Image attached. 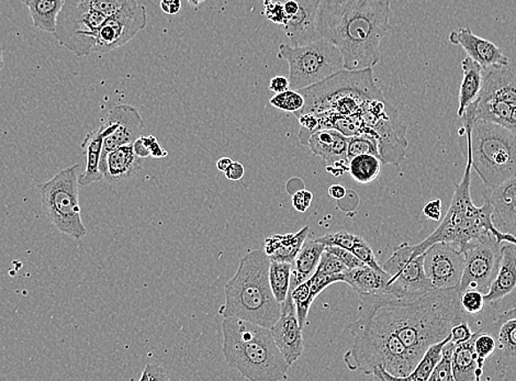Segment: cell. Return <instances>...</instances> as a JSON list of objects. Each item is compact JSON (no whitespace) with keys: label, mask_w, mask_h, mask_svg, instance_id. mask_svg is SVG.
Returning a JSON list of instances; mask_svg holds the SVG:
<instances>
[{"label":"cell","mask_w":516,"mask_h":381,"mask_svg":"<svg viewBox=\"0 0 516 381\" xmlns=\"http://www.w3.org/2000/svg\"><path fill=\"white\" fill-rule=\"evenodd\" d=\"M390 16V0H324L317 30L340 50L344 70H366L380 62V44L391 29Z\"/></svg>","instance_id":"6da1fadb"},{"label":"cell","mask_w":516,"mask_h":381,"mask_svg":"<svg viewBox=\"0 0 516 381\" xmlns=\"http://www.w3.org/2000/svg\"><path fill=\"white\" fill-rule=\"evenodd\" d=\"M366 296L416 362L432 344L443 341L451 328L466 321L468 315L460 306L457 288L431 289L405 298L388 292Z\"/></svg>","instance_id":"7a4b0ae2"},{"label":"cell","mask_w":516,"mask_h":381,"mask_svg":"<svg viewBox=\"0 0 516 381\" xmlns=\"http://www.w3.org/2000/svg\"><path fill=\"white\" fill-rule=\"evenodd\" d=\"M358 316L348 330L354 338L353 347L345 353V364L351 370L371 375L384 367L394 380H403L417 365L398 335L389 327L366 295H359Z\"/></svg>","instance_id":"3957f363"},{"label":"cell","mask_w":516,"mask_h":381,"mask_svg":"<svg viewBox=\"0 0 516 381\" xmlns=\"http://www.w3.org/2000/svg\"><path fill=\"white\" fill-rule=\"evenodd\" d=\"M270 265L265 251H251L242 257L237 273L224 286V304L219 309L223 318L273 328L282 314V304L271 292Z\"/></svg>","instance_id":"277c9868"},{"label":"cell","mask_w":516,"mask_h":381,"mask_svg":"<svg viewBox=\"0 0 516 381\" xmlns=\"http://www.w3.org/2000/svg\"><path fill=\"white\" fill-rule=\"evenodd\" d=\"M224 360L251 381L288 378L290 365L274 341L270 329L238 318L223 321Z\"/></svg>","instance_id":"5b68a950"},{"label":"cell","mask_w":516,"mask_h":381,"mask_svg":"<svg viewBox=\"0 0 516 381\" xmlns=\"http://www.w3.org/2000/svg\"><path fill=\"white\" fill-rule=\"evenodd\" d=\"M466 140L467 164L462 182L455 185L453 199L443 222L426 240L413 245L412 257L423 254L428 247L439 242L451 243L462 250L467 243L495 232L496 227L492 222L489 201L485 199L481 206H477L473 203L472 195H470V182H472L470 174H472L473 163L470 140L468 137Z\"/></svg>","instance_id":"8992f818"},{"label":"cell","mask_w":516,"mask_h":381,"mask_svg":"<svg viewBox=\"0 0 516 381\" xmlns=\"http://www.w3.org/2000/svg\"><path fill=\"white\" fill-rule=\"evenodd\" d=\"M463 133L470 140L473 168L487 190L516 175V136L504 127L464 113Z\"/></svg>","instance_id":"52a82bcc"},{"label":"cell","mask_w":516,"mask_h":381,"mask_svg":"<svg viewBox=\"0 0 516 381\" xmlns=\"http://www.w3.org/2000/svg\"><path fill=\"white\" fill-rule=\"evenodd\" d=\"M306 104L299 112L303 113H332L352 116L361 112L368 100L385 98L375 84L372 68L361 71L342 70L324 82L299 90Z\"/></svg>","instance_id":"ba28073f"},{"label":"cell","mask_w":516,"mask_h":381,"mask_svg":"<svg viewBox=\"0 0 516 381\" xmlns=\"http://www.w3.org/2000/svg\"><path fill=\"white\" fill-rule=\"evenodd\" d=\"M78 176L80 165L74 164L40 186L41 204L49 222L75 241L87 236L82 219Z\"/></svg>","instance_id":"9c48e42d"},{"label":"cell","mask_w":516,"mask_h":381,"mask_svg":"<svg viewBox=\"0 0 516 381\" xmlns=\"http://www.w3.org/2000/svg\"><path fill=\"white\" fill-rule=\"evenodd\" d=\"M278 58L288 63L290 89L294 90L319 84L344 70L340 50L324 39L301 45L282 43Z\"/></svg>","instance_id":"30bf717a"},{"label":"cell","mask_w":516,"mask_h":381,"mask_svg":"<svg viewBox=\"0 0 516 381\" xmlns=\"http://www.w3.org/2000/svg\"><path fill=\"white\" fill-rule=\"evenodd\" d=\"M107 18L81 0H64L54 38L76 57H87L93 51L97 32Z\"/></svg>","instance_id":"8fae6325"},{"label":"cell","mask_w":516,"mask_h":381,"mask_svg":"<svg viewBox=\"0 0 516 381\" xmlns=\"http://www.w3.org/2000/svg\"><path fill=\"white\" fill-rule=\"evenodd\" d=\"M359 114L365 125L375 132L382 164L403 162L408 149L407 127L397 109L385 98L371 99L364 105Z\"/></svg>","instance_id":"7c38bea8"},{"label":"cell","mask_w":516,"mask_h":381,"mask_svg":"<svg viewBox=\"0 0 516 381\" xmlns=\"http://www.w3.org/2000/svg\"><path fill=\"white\" fill-rule=\"evenodd\" d=\"M502 243L492 233L463 246L464 272L457 291L477 289L486 295L499 269Z\"/></svg>","instance_id":"4fadbf2b"},{"label":"cell","mask_w":516,"mask_h":381,"mask_svg":"<svg viewBox=\"0 0 516 381\" xmlns=\"http://www.w3.org/2000/svg\"><path fill=\"white\" fill-rule=\"evenodd\" d=\"M408 242L395 247L382 268L389 274L387 292L397 298L413 297L434 289L424 270V253L412 257Z\"/></svg>","instance_id":"5bb4252c"},{"label":"cell","mask_w":516,"mask_h":381,"mask_svg":"<svg viewBox=\"0 0 516 381\" xmlns=\"http://www.w3.org/2000/svg\"><path fill=\"white\" fill-rule=\"evenodd\" d=\"M147 26L146 7L139 3L130 4L108 17L97 32L91 54H107L123 47L136 38Z\"/></svg>","instance_id":"9a60e30c"},{"label":"cell","mask_w":516,"mask_h":381,"mask_svg":"<svg viewBox=\"0 0 516 381\" xmlns=\"http://www.w3.org/2000/svg\"><path fill=\"white\" fill-rule=\"evenodd\" d=\"M464 264L463 251L451 243H435L424 252V270L434 289L457 288Z\"/></svg>","instance_id":"2e32d148"},{"label":"cell","mask_w":516,"mask_h":381,"mask_svg":"<svg viewBox=\"0 0 516 381\" xmlns=\"http://www.w3.org/2000/svg\"><path fill=\"white\" fill-rule=\"evenodd\" d=\"M104 135L105 155L119 146L135 144L145 128L139 110L129 105H118L110 110L99 127Z\"/></svg>","instance_id":"e0dca14e"},{"label":"cell","mask_w":516,"mask_h":381,"mask_svg":"<svg viewBox=\"0 0 516 381\" xmlns=\"http://www.w3.org/2000/svg\"><path fill=\"white\" fill-rule=\"evenodd\" d=\"M287 22L283 27L292 45H301L322 39L317 30V15L321 0H278Z\"/></svg>","instance_id":"ac0fdd59"},{"label":"cell","mask_w":516,"mask_h":381,"mask_svg":"<svg viewBox=\"0 0 516 381\" xmlns=\"http://www.w3.org/2000/svg\"><path fill=\"white\" fill-rule=\"evenodd\" d=\"M483 329L496 338V351L492 357L496 374L501 377L516 374V307L497 315Z\"/></svg>","instance_id":"d6986e66"},{"label":"cell","mask_w":516,"mask_h":381,"mask_svg":"<svg viewBox=\"0 0 516 381\" xmlns=\"http://www.w3.org/2000/svg\"><path fill=\"white\" fill-rule=\"evenodd\" d=\"M302 328L299 324L296 307H294L292 292L282 304V314L278 323L270 329L274 341L285 360L290 366L293 365L303 353Z\"/></svg>","instance_id":"ffe728a7"},{"label":"cell","mask_w":516,"mask_h":381,"mask_svg":"<svg viewBox=\"0 0 516 381\" xmlns=\"http://www.w3.org/2000/svg\"><path fill=\"white\" fill-rule=\"evenodd\" d=\"M313 155L328 164L326 171L335 176L343 175L348 171V136L335 128H322L312 133L308 144Z\"/></svg>","instance_id":"44dd1931"},{"label":"cell","mask_w":516,"mask_h":381,"mask_svg":"<svg viewBox=\"0 0 516 381\" xmlns=\"http://www.w3.org/2000/svg\"><path fill=\"white\" fill-rule=\"evenodd\" d=\"M449 39L451 44L462 47L468 57L481 66L483 70L491 66H509L508 57L497 45L474 35L469 27H459L457 31L450 32Z\"/></svg>","instance_id":"7402d4cb"},{"label":"cell","mask_w":516,"mask_h":381,"mask_svg":"<svg viewBox=\"0 0 516 381\" xmlns=\"http://www.w3.org/2000/svg\"><path fill=\"white\" fill-rule=\"evenodd\" d=\"M487 190L485 199L491 206L493 226L502 233L516 237V175Z\"/></svg>","instance_id":"603a6c76"},{"label":"cell","mask_w":516,"mask_h":381,"mask_svg":"<svg viewBox=\"0 0 516 381\" xmlns=\"http://www.w3.org/2000/svg\"><path fill=\"white\" fill-rule=\"evenodd\" d=\"M142 159L132 144L119 146L109 153L101 155L100 172L105 182L118 185L135 176L142 169Z\"/></svg>","instance_id":"cb8c5ba5"},{"label":"cell","mask_w":516,"mask_h":381,"mask_svg":"<svg viewBox=\"0 0 516 381\" xmlns=\"http://www.w3.org/2000/svg\"><path fill=\"white\" fill-rule=\"evenodd\" d=\"M516 289V245L505 243L501 249L499 269L485 295L486 304L495 305L504 300Z\"/></svg>","instance_id":"d4e9b609"},{"label":"cell","mask_w":516,"mask_h":381,"mask_svg":"<svg viewBox=\"0 0 516 381\" xmlns=\"http://www.w3.org/2000/svg\"><path fill=\"white\" fill-rule=\"evenodd\" d=\"M481 94L491 96L516 108V74L508 66H491L483 70Z\"/></svg>","instance_id":"484cf974"},{"label":"cell","mask_w":516,"mask_h":381,"mask_svg":"<svg viewBox=\"0 0 516 381\" xmlns=\"http://www.w3.org/2000/svg\"><path fill=\"white\" fill-rule=\"evenodd\" d=\"M390 276L386 270H377L371 266L348 268L340 274V283H345L358 295L387 292Z\"/></svg>","instance_id":"4316f807"},{"label":"cell","mask_w":516,"mask_h":381,"mask_svg":"<svg viewBox=\"0 0 516 381\" xmlns=\"http://www.w3.org/2000/svg\"><path fill=\"white\" fill-rule=\"evenodd\" d=\"M310 233V227L306 226L297 233L274 234L266 238L265 253L271 260L293 263Z\"/></svg>","instance_id":"83f0119b"},{"label":"cell","mask_w":516,"mask_h":381,"mask_svg":"<svg viewBox=\"0 0 516 381\" xmlns=\"http://www.w3.org/2000/svg\"><path fill=\"white\" fill-rule=\"evenodd\" d=\"M104 135L100 128L87 133L82 148L85 151L86 167L84 172L78 176L80 186H90L91 183H98L103 179L100 172L101 153H103Z\"/></svg>","instance_id":"f1b7e54d"},{"label":"cell","mask_w":516,"mask_h":381,"mask_svg":"<svg viewBox=\"0 0 516 381\" xmlns=\"http://www.w3.org/2000/svg\"><path fill=\"white\" fill-rule=\"evenodd\" d=\"M325 245L319 240L306 243L299 251L293 263L292 283L290 288H294L310 279L317 272Z\"/></svg>","instance_id":"f546056e"},{"label":"cell","mask_w":516,"mask_h":381,"mask_svg":"<svg viewBox=\"0 0 516 381\" xmlns=\"http://www.w3.org/2000/svg\"><path fill=\"white\" fill-rule=\"evenodd\" d=\"M474 338L455 346L453 352V374L455 381H479L483 375V369L478 365L476 352H474Z\"/></svg>","instance_id":"4dcf8cb0"},{"label":"cell","mask_w":516,"mask_h":381,"mask_svg":"<svg viewBox=\"0 0 516 381\" xmlns=\"http://www.w3.org/2000/svg\"><path fill=\"white\" fill-rule=\"evenodd\" d=\"M463 80L459 89L458 117L462 118L466 110L474 100L479 97L483 84V68L469 57L462 62Z\"/></svg>","instance_id":"1f68e13d"},{"label":"cell","mask_w":516,"mask_h":381,"mask_svg":"<svg viewBox=\"0 0 516 381\" xmlns=\"http://www.w3.org/2000/svg\"><path fill=\"white\" fill-rule=\"evenodd\" d=\"M468 108L472 110L476 121L479 119V121L496 123L506 128H509L513 112V108L508 104L481 93Z\"/></svg>","instance_id":"d6a6232c"},{"label":"cell","mask_w":516,"mask_h":381,"mask_svg":"<svg viewBox=\"0 0 516 381\" xmlns=\"http://www.w3.org/2000/svg\"><path fill=\"white\" fill-rule=\"evenodd\" d=\"M25 4L35 29L53 35L64 0H25Z\"/></svg>","instance_id":"836d02e7"},{"label":"cell","mask_w":516,"mask_h":381,"mask_svg":"<svg viewBox=\"0 0 516 381\" xmlns=\"http://www.w3.org/2000/svg\"><path fill=\"white\" fill-rule=\"evenodd\" d=\"M450 339V334L449 337L434 344H432L430 347L427 348L426 353L422 355L420 360L414 366L413 370L408 376L403 379V381H428L430 379L433 370L435 369L437 364L442 357V353H443V348L446 343Z\"/></svg>","instance_id":"e575fe53"},{"label":"cell","mask_w":516,"mask_h":381,"mask_svg":"<svg viewBox=\"0 0 516 381\" xmlns=\"http://www.w3.org/2000/svg\"><path fill=\"white\" fill-rule=\"evenodd\" d=\"M381 167V159L377 156L362 154L349 160L348 172L355 182L371 183L380 175Z\"/></svg>","instance_id":"d590c367"},{"label":"cell","mask_w":516,"mask_h":381,"mask_svg":"<svg viewBox=\"0 0 516 381\" xmlns=\"http://www.w3.org/2000/svg\"><path fill=\"white\" fill-rule=\"evenodd\" d=\"M292 263L270 260V284L271 292L279 304H283L288 296L290 283H292Z\"/></svg>","instance_id":"8d00e7d4"},{"label":"cell","mask_w":516,"mask_h":381,"mask_svg":"<svg viewBox=\"0 0 516 381\" xmlns=\"http://www.w3.org/2000/svg\"><path fill=\"white\" fill-rule=\"evenodd\" d=\"M290 292H292L293 304L296 307L299 324L303 329L307 323L309 311H310L313 301L316 300V298L312 296L310 282L308 279L307 282L298 284L293 289L290 288Z\"/></svg>","instance_id":"74e56055"},{"label":"cell","mask_w":516,"mask_h":381,"mask_svg":"<svg viewBox=\"0 0 516 381\" xmlns=\"http://www.w3.org/2000/svg\"><path fill=\"white\" fill-rule=\"evenodd\" d=\"M496 351V338L485 329H479L474 338V352H476L478 365L483 369L486 362L489 360Z\"/></svg>","instance_id":"f35d334b"},{"label":"cell","mask_w":516,"mask_h":381,"mask_svg":"<svg viewBox=\"0 0 516 381\" xmlns=\"http://www.w3.org/2000/svg\"><path fill=\"white\" fill-rule=\"evenodd\" d=\"M270 103L273 107L283 112L297 113L303 108L306 104V99L299 90L288 89L283 93L275 94L273 98H270Z\"/></svg>","instance_id":"ab89813d"},{"label":"cell","mask_w":516,"mask_h":381,"mask_svg":"<svg viewBox=\"0 0 516 381\" xmlns=\"http://www.w3.org/2000/svg\"><path fill=\"white\" fill-rule=\"evenodd\" d=\"M371 154L380 159L379 146L374 137L366 136H348V159L351 160L355 156Z\"/></svg>","instance_id":"60d3db41"},{"label":"cell","mask_w":516,"mask_h":381,"mask_svg":"<svg viewBox=\"0 0 516 381\" xmlns=\"http://www.w3.org/2000/svg\"><path fill=\"white\" fill-rule=\"evenodd\" d=\"M455 344L450 339L442 353V357L428 381H455L453 374V352Z\"/></svg>","instance_id":"b9f144b4"},{"label":"cell","mask_w":516,"mask_h":381,"mask_svg":"<svg viewBox=\"0 0 516 381\" xmlns=\"http://www.w3.org/2000/svg\"><path fill=\"white\" fill-rule=\"evenodd\" d=\"M94 11L103 13L106 17H112L123 8L137 4V0H81Z\"/></svg>","instance_id":"7bdbcfd3"},{"label":"cell","mask_w":516,"mask_h":381,"mask_svg":"<svg viewBox=\"0 0 516 381\" xmlns=\"http://www.w3.org/2000/svg\"><path fill=\"white\" fill-rule=\"evenodd\" d=\"M485 305V295L477 289H467L460 293V306L467 315L481 314Z\"/></svg>","instance_id":"ee69618b"},{"label":"cell","mask_w":516,"mask_h":381,"mask_svg":"<svg viewBox=\"0 0 516 381\" xmlns=\"http://www.w3.org/2000/svg\"><path fill=\"white\" fill-rule=\"evenodd\" d=\"M347 269H348V266L338 256L324 249L316 273L324 275V276H332V275L342 274Z\"/></svg>","instance_id":"f6af8a7d"},{"label":"cell","mask_w":516,"mask_h":381,"mask_svg":"<svg viewBox=\"0 0 516 381\" xmlns=\"http://www.w3.org/2000/svg\"><path fill=\"white\" fill-rule=\"evenodd\" d=\"M320 242L326 245H333L342 247V249L353 251L355 245H357L358 241L361 240V237L355 236V234L340 231L328 236H324L317 238Z\"/></svg>","instance_id":"bcb514c9"},{"label":"cell","mask_w":516,"mask_h":381,"mask_svg":"<svg viewBox=\"0 0 516 381\" xmlns=\"http://www.w3.org/2000/svg\"><path fill=\"white\" fill-rule=\"evenodd\" d=\"M262 3H264V12L262 13L267 17V19L283 27L287 22V16H285L282 3L278 0H262Z\"/></svg>","instance_id":"7dc6e473"},{"label":"cell","mask_w":516,"mask_h":381,"mask_svg":"<svg viewBox=\"0 0 516 381\" xmlns=\"http://www.w3.org/2000/svg\"><path fill=\"white\" fill-rule=\"evenodd\" d=\"M325 250L331 252L332 254L338 256L339 259L348 266V268H356L366 265L364 264L356 255L353 254L351 251L342 249V247L326 245Z\"/></svg>","instance_id":"c3c4849f"},{"label":"cell","mask_w":516,"mask_h":381,"mask_svg":"<svg viewBox=\"0 0 516 381\" xmlns=\"http://www.w3.org/2000/svg\"><path fill=\"white\" fill-rule=\"evenodd\" d=\"M142 144L150 154L151 158L163 159L168 155V151L164 150L159 144L158 139L154 136H139Z\"/></svg>","instance_id":"681fc988"},{"label":"cell","mask_w":516,"mask_h":381,"mask_svg":"<svg viewBox=\"0 0 516 381\" xmlns=\"http://www.w3.org/2000/svg\"><path fill=\"white\" fill-rule=\"evenodd\" d=\"M473 330L470 329V325L467 321H462L450 330V339L451 342L457 346V344L468 341L470 338L473 337Z\"/></svg>","instance_id":"f907efd6"},{"label":"cell","mask_w":516,"mask_h":381,"mask_svg":"<svg viewBox=\"0 0 516 381\" xmlns=\"http://www.w3.org/2000/svg\"><path fill=\"white\" fill-rule=\"evenodd\" d=\"M145 380L166 381L169 380V377L162 367L156 364H147L140 377V381Z\"/></svg>","instance_id":"816d5d0a"},{"label":"cell","mask_w":516,"mask_h":381,"mask_svg":"<svg viewBox=\"0 0 516 381\" xmlns=\"http://www.w3.org/2000/svg\"><path fill=\"white\" fill-rule=\"evenodd\" d=\"M313 200V194L311 191L301 190H298L296 194L293 196V208L298 211V213H306V211L310 208Z\"/></svg>","instance_id":"f5cc1de1"},{"label":"cell","mask_w":516,"mask_h":381,"mask_svg":"<svg viewBox=\"0 0 516 381\" xmlns=\"http://www.w3.org/2000/svg\"><path fill=\"white\" fill-rule=\"evenodd\" d=\"M442 200L434 199L428 201L423 208V214L426 215L427 219L433 220V222H440L442 218Z\"/></svg>","instance_id":"db71d44e"},{"label":"cell","mask_w":516,"mask_h":381,"mask_svg":"<svg viewBox=\"0 0 516 381\" xmlns=\"http://www.w3.org/2000/svg\"><path fill=\"white\" fill-rule=\"evenodd\" d=\"M225 177L229 179V181L238 182L241 181L244 177V174H246V169L241 163L234 162L228 167L227 171L224 172Z\"/></svg>","instance_id":"11a10c76"},{"label":"cell","mask_w":516,"mask_h":381,"mask_svg":"<svg viewBox=\"0 0 516 381\" xmlns=\"http://www.w3.org/2000/svg\"><path fill=\"white\" fill-rule=\"evenodd\" d=\"M288 89H290L289 78L285 76H275L271 78L270 90L274 91L275 94H278Z\"/></svg>","instance_id":"9f6ffc18"},{"label":"cell","mask_w":516,"mask_h":381,"mask_svg":"<svg viewBox=\"0 0 516 381\" xmlns=\"http://www.w3.org/2000/svg\"><path fill=\"white\" fill-rule=\"evenodd\" d=\"M160 9L166 15H177L182 11V0H160Z\"/></svg>","instance_id":"6f0895ef"},{"label":"cell","mask_w":516,"mask_h":381,"mask_svg":"<svg viewBox=\"0 0 516 381\" xmlns=\"http://www.w3.org/2000/svg\"><path fill=\"white\" fill-rule=\"evenodd\" d=\"M329 195L334 199H342L347 195V190L342 185H332L329 188Z\"/></svg>","instance_id":"680465c9"},{"label":"cell","mask_w":516,"mask_h":381,"mask_svg":"<svg viewBox=\"0 0 516 381\" xmlns=\"http://www.w3.org/2000/svg\"><path fill=\"white\" fill-rule=\"evenodd\" d=\"M232 163L233 160L231 159L223 158L216 162V168H218L220 172L224 173Z\"/></svg>","instance_id":"91938a15"},{"label":"cell","mask_w":516,"mask_h":381,"mask_svg":"<svg viewBox=\"0 0 516 381\" xmlns=\"http://www.w3.org/2000/svg\"><path fill=\"white\" fill-rule=\"evenodd\" d=\"M509 130L512 131L516 136V108L513 109L512 116H511Z\"/></svg>","instance_id":"94428289"},{"label":"cell","mask_w":516,"mask_h":381,"mask_svg":"<svg viewBox=\"0 0 516 381\" xmlns=\"http://www.w3.org/2000/svg\"><path fill=\"white\" fill-rule=\"evenodd\" d=\"M187 2H188L189 4H192V6H193V7H197V6H199V4H200L201 3H204V2H206V0H187Z\"/></svg>","instance_id":"6125c7cd"},{"label":"cell","mask_w":516,"mask_h":381,"mask_svg":"<svg viewBox=\"0 0 516 381\" xmlns=\"http://www.w3.org/2000/svg\"><path fill=\"white\" fill-rule=\"evenodd\" d=\"M4 68V51L0 49V71Z\"/></svg>","instance_id":"be15d7a7"}]
</instances>
